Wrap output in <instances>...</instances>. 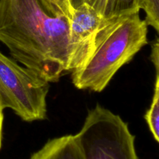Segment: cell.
Masks as SVG:
<instances>
[{"label":"cell","mask_w":159,"mask_h":159,"mask_svg":"<svg viewBox=\"0 0 159 159\" xmlns=\"http://www.w3.org/2000/svg\"><path fill=\"white\" fill-rule=\"evenodd\" d=\"M143 0H107L103 18L110 19L140 12Z\"/></svg>","instance_id":"52a82bcc"},{"label":"cell","mask_w":159,"mask_h":159,"mask_svg":"<svg viewBox=\"0 0 159 159\" xmlns=\"http://www.w3.org/2000/svg\"><path fill=\"white\" fill-rule=\"evenodd\" d=\"M0 2H1V0H0Z\"/></svg>","instance_id":"9a60e30c"},{"label":"cell","mask_w":159,"mask_h":159,"mask_svg":"<svg viewBox=\"0 0 159 159\" xmlns=\"http://www.w3.org/2000/svg\"><path fill=\"white\" fill-rule=\"evenodd\" d=\"M84 3L89 6L102 17L107 0H84Z\"/></svg>","instance_id":"7c38bea8"},{"label":"cell","mask_w":159,"mask_h":159,"mask_svg":"<svg viewBox=\"0 0 159 159\" xmlns=\"http://www.w3.org/2000/svg\"><path fill=\"white\" fill-rule=\"evenodd\" d=\"M30 159H84L75 135L51 139Z\"/></svg>","instance_id":"8992f818"},{"label":"cell","mask_w":159,"mask_h":159,"mask_svg":"<svg viewBox=\"0 0 159 159\" xmlns=\"http://www.w3.org/2000/svg\"><path fill=\"white\" fill-rule=\"evenodd\" d=\"M103 19L85 3L73 9L69 20L68 72L79 68L90 55Z\"/></svg>","instance_id":"5b68a950"},{"label":"cell","mask_w":159,"mask_h":159,"mask_svg":"<svg viewBox=\"0 0 159 159\" xmlns=\"http://www.w3.org/2000/svg\"><path fill=\"white\" fill-rule=\"evenodd\" d=\"M48 81L0 51V101L21 119L33 122L47 117Z\"/></svg>","instance_id":"277c9868"},{"label":"cell","mask_w":159,"mask_h":159,"mask_svg":"<svg viewBox=\"0 0 159 159\" xmlns=\"http://www.w3.org/2000/svg\"><path fill=\"white\" fill-rule=\"evenodd\" d=\"M68 1H69V3L71 5L72 9H76L79 6L84 4V0H68Z\"/></svg>","instance_id":"5bb4252c"},{"label":"cell","mask_w":159,"mask_h":159,"mask_svg":"<svg viewBox=\"0 0 159 159\" xmlns=\"http://www.w3.org/2000/svg\"><path fill=\"white\" fill-rule=\"evenodd\" d=\"M0 41L48 83L68 72L69 20L50 15L39 0H1Z\"/></svg>","instance_id":"6da1fadb"},{"label":"cell","mask_w":159,"mask_h":159,"mask_svg":"<svg viewBox=\"0 0 159 159\" xmlns=\"http://www.w3.org/2000/svg\"><path fill=\"white\" fill-rule=\"evenodd\" d=\"M3 108L0 101V149L2 147V125H3Z\"/></svg>","instance_id":"4fadbf2b"},{"label":"cell","mask_w":159,"mask_h":159,"mask_svg":"<svg viewBox=\"0 0 159 159\" xmlns=\"http://www.w3.org/2000/svg\"><path fill=\"white\" fill-rule=\"evenodd\" d=\"M43 9L51 16L63 17L70 20L73 9L68 0H39Z\"/></svg>","instance_id":"9c48e42d"},{"label":"cell","mask_w":159,"mask_h":159,"mask_svg":"<svg viewBox=\"0 0 159 159\" xmlns=\"http://www.w3.org/2000/svg\"><path fill=\"white\" fill-rule=\"evenodd\" d=\"M144 118L154 138L159 142V73H156L152 104L144 115Z\"/></svg>","instance_id":"ba28073f"},{"label":"cell","mask_w":159,"mask_h":159,"mask_svg":"<svg viewBox=\"0 0 159 159\" xmlns=\"http://www.w3.org/2000/svg\"><path fill=\"white\" fill-rule=\"evenodd\" d=\"M139 12L103 19L91 54L72 71L75 87L101 92L118 70L147 45L148 26Z\"/></svg>","instance_id":"7a4b0ae2"},{"label":"cell","mask_w":159,"mask_h":159,"mask_svg":"<svg viewBox=\"0 0 159 159\" xmlns=\"http://www.w3.org/2000/svg\"><path fill=\"white\" fill-rule=\"evenodd\" d=\"M151 59L155 65L156 73H159V41L158 37H156L155 40L153 41V44H152Z\"/></svg>","instance_id":"8fae6325"},{"label":"cell","mask_w":159,"mask_h":159,"mask_svg":"<svg viewBox=\"0 0 159 159\" xmlns=\"http://www.w3.org/2000/svg\"><path fill=\"white\" fill-rule=\"evenodd\" d=\"M141 9L145 12L144 22L147 26H151L159 31V0H143Z\"/></svg>","instance_id":"30bf717a"},{"label":"cell","mask_w":159,"mask_h":159,"mask_svg":"<svg viewBox=\"0 0 159 159\" xmlns=\"http://www.w3.org/2000/svg\"><path fill=\"white\" fill-rule=\"evenodd\" d=\"M75 136L84 159H139L128 125L99 104Z\"/></svg>","instance_id":"3957f363"}]
</instances>
